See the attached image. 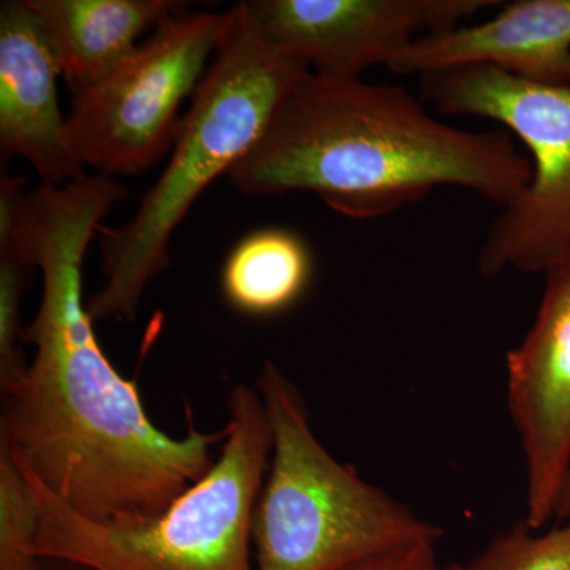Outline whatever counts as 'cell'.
<instances>
[{
	"instance_id": "obj_1",
	"label": "cell",
	"mask_w": 570,
	"mask_h": 570,
	"mask_svg": "<svg viewBox=\"0 0 570 570\" xmlns=\"http://www.w3.org/2000/svg\"><path fill=\"white\" fill-rule=\"evenodd\" d=\"M127 190L86 175L21 195L0 223L41 276L39 309L22 343L32 363L2 393L0 448L71 510L99 523L154 519L212 471L227 430L184 438L159 430L135 382L100 347L82 302V265L100 223Z\"/></svg>"
},
{
	"instance_id": "obj_2",
	"label": "cell",
	"mask_w": 570,
	"mask_h": 570,
	"mask_svg": "<svg viewBox=\"0 0 570 570\" xmlns=\"http://www.w3.org/2000/svg\"><path fill=\"white\" fill-rule=\"evenodd\" d=\"M228 178L246 195L311 193L343 216L374 219L442 186L508 208L530 186L532 164L508 130L439 121L403 86L306 71Z\"/></svg>"
},
{
	"instance_id": "obj_3",
	"label": "cell",
	"mask_w": 570,
	"mask_h": 570,
	"mask_svg": "<svg viewBox=\"0 0 570 570\" xmlns=\"http://www.w3.org/2000/svg\"><path fill=\"white\" fill-rule=\"evenodd\" d=\"M176 135L171 159L130 223L100 228L104 287L86 303L94 324L132 322L142 294L170 266V242L195 202L258 141L305 66L275 50L242 2Z\"/></svg>"
},
{
	"instance_id": "obj_4",
	"label": "cell",
	"mask_w": 570,
	"mask_h": 570,
	"mask_svg": "<svg viewBox=\"0 0 570 570\" xmlns=\"http://www.w3.org/2000/svg\"><path fill=\"white\" fill-rule=\"evenodd\" d=\"M225 430L212 471L137 523L86 519L20 468L39 508L37 557L88 570H255L254 513L273 444L257 389H232Z\"/></svg>"
},
{
	"instance_id": "obj_5",
	"label": "cell",
	"mask_w": 570,
	"mask_h": 570,
	"mask_svg": "<svg viewBox=\"0 0 570 570\" xmlns=\"http://www.w3.org/2000/svg\"><path fill=\"white\" fill-rule=\"evenodd\" d=\"M272 428V469L254 513L255 570H343L441 528L360 478L324 448L302 392L266 360L257 377Z\"/></svg>"
},
{
	"instance_id": "obj_6",
	"label": "cell",
	"mask_w": 570,
	"mask_h": 570,
	"mask_svg": "<svg viewBox=\"0 0 570 570\" xmlns=\"http://www.w3.org/2000/svg\"><path fill=\"white\" fill-rule=\"evenodd\" d=\"M420 99L448 116L502 124L530 153L532 179L501 209L480 246V275L546 273L570 247V82L521 80L487 66L420 77Z\"/></svg>"
},
{
	"instance_id": "obj_7",
	"label": "cell",
	"mask_w": 570,
	"mask_h": 570,
	"mask_svg": "<svg viewBox=\"0 0 570 570\" xmlns=\"http://www.w3.org/2000/svg\"><path fill=\"white\" fill-rule=\"evenodd\" d=\"M227 18V11L167 18L107 80L71 96L67 121L85 167L137 175L174 148L179 110L204 81Z\"/></svg>"
},
{
	"instance_id": "obj_8",
	"label": "cell",
	"mask_w": 570,
	"mask_h": 570,
	"mask_svg": "<svg viewBox=\"0 0 570 570\" xmlns=\"http://www.w3.org/2000/svg\"><path fill=\"white\" fill-rule=\"evenodd\" d=\"M494 0H246L275 50L318 77L351 80L431 33L459 28Z\"/></svg>"
},
{
	"instance_id": "obj_9",
	"label": "cell",
	"mask_w": 570,
	"mask_h": 570,
	"mask_svg": "<svg viewBox=\"0 0 570 570\" xmlns=\"http://www.w3.org/2000/svg\"><path fill=\"white\" fill-rule=\"evenodd\" d=\"M538 317L505 360L510 417L527 474V519L539 531L553 520L570 468V247L546 272Z\"/></svg>"
},
{
	"instance_id": "obj_10",
	"label": "cell",
	"mask_w": 570,
	"mask_h": 570,
	"mask_svg": "<svg viewBox=\"0 0 570 570\" xmlns=\"http://www.w3.org/2000/svg\"><path fill=\"white\" fill-rule=\"evenodd\" d=\"M55 52L26 0L0 7V146L28 160L41 184L62 187L86 176L59 107Z\"/></svg>"
},
{
	"instance_id": "obj_11",
	"label": "cell",
	"mask_w": 570,
	"mask_h": 570,
	"mask_svg": "<svg viewBox=\"0 0 570 570\" xmlns=\"http://www.w3.org/2000/svg\"><path fill=\"white\" fill-rule=\"evenodd\" d=\"M469 66L543 85L570 82V0L502 3L491 20L422 37L387 63L393 73L419 78Z\"/></svg>"
},
{
	"instance_id": "obj_12",
	"label": "cell",
	"mask_w": 570,
	"mask_h": 570,
	"mask_svg": "<svg viewBox=\"0 0 570 570\" xmlns=\"http://www.w3.org/2000/svg\"><path fill=\"white\" fill-rule=\"evenodd\" d=\"M47 32L70 96L99 86L138 48L141 33L183 10L174 0H26Z\"/></svg>"
},
{
	"instance_id": "obj_13",
	"label": "cell",
	"mask_w": 570,
	"mask_h": 570,
	"mask_svg": "<svg viewBox=\"0 0 570 570\" xmlns=\"http://www.w3.org/2000/svg\"><path fill=\"white\" fill-rule=\"evenodd\" d=\"M311 279L313 255L305 239L284 228H262L225 258L220 291L236 313L269 317L296 305Z\"/></svg>"
},
{
	"instance_id": "obj_14",
	"label": "cell",
	"mask_w": 570,
	"mask_h": 570,
	"mask_svg": "<svg viewBox=\"0 0 570 570\" xmlns=\"http://www.w3.org/2000/svg\"><path fill=\"white\" fill-rule=\"evenodd\" d=\"M39 521L29 480L0 448V570H43L36 551Z\"/></svg>"
},
{
	"instance_id": "obj_15",
	"label": "cell",
	"mask_w": 570,
	"mask_h": 570,
	"mask_svg": "<svg viewBox=\"0 0 570 570\" xmlns=\"http://www.w3.org/2000/svg\"><path fill=\"white\" fill-rule=\"evenodd\" d=\"M455 569L570 570V521L542 534L520 521Z\"/></svg>"
},
{
	"instance_id": "obj_16",
	"label": "cell",
	"mask_w": 570,
	"mask_h": 570,
	"mask_svg": "<svg viewBox=\"0 0 570 570\" xmlns=\"http://www.w3.org/2000/svg\"><path fill=\"white\" fill-rule=\"evenodd\" d=\"M13 239L0 236V392L21 381L29 363L20 348L21 305L28 287V269Z\"/></svg>"
},
{
	"instance_id": "obj_17",
	"label": "cell",
	"mask_w": 570,
	"mask_h": 570,
	"mask_svg": "<svg viewBox=\"0 0 570 570\" xmlns=\"http://www.w3.org/2000/svg\"><path fill=\"white\" fill-rule=\"evenodd\" d=\"M438 543H417L356 562L343 570H449L439 561Z\"/></svg>"
},
{
	"instance_id": "obj_18",
	"label": "cell",
	"mask_w": 570,
	"mask_h": 570,
	"mask_svg": "<svg viewBox=\"0 0 570 570\" xmlns=\"http://www.w3.org/2000/svg\"><path fill=\"white\" fill-rule=\"evenodd\" d=\"M553 520L558 523L570 521V468L562 482L560 497H558L557 505H554Z\"/></svg>"
},
{
	"instance_id": "obj_19",
	"label": "cell",
	"mask_w": 570,
	"mask_h": 570,
	"mask_svg": "<svg viewBox=\"0 0 570 570\" xmlns=\"http://www.w3.org/2000/svg\"><path fill=\"white\" fill-rule=\"evenodd\" d=\"M43 570H88L66 561L43 560Z\"/></svg>"
},
{
	"instance_id": "obj_20",
	"label": "cell",
	"mask_w": 570,
	"mask_h": 570,
	"mask_svg": "<svg viewBox=\"0 0 570 570\" xmlns=\"http://www.w3.org/2000/svg\"><path fill=\"white\" fill-rule=\"evenodd\" d=\"M449 570H456V569H455V564H450V566H449Z\"/></svg>"
}]
</instances>
